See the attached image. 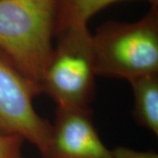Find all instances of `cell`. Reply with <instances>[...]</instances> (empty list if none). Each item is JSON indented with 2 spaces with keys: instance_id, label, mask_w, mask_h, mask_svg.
<instances>
[{
  "instance_id": "1",
  "label": "cell",
  "mask_w": 158,
  "mask_h": 158,
  "mask_svg": "<svg viewBox=\"0 0 158 158\" xmlns=\"http://www.w3.org/2000/svg\"><path fill=\"white\" fill-rule=\"evenodd\" d=\"M57 7L58 0H0V52L40 89L54 48Z\"/></svg>"
},
{
  "instance_id": "2",
  "label": "cell",
  "mask_w": 158,
  "mask_h": 158,
  "mask_svg": "<svg viewBox=\"0 0 158 158\" xmlns=\"http://www.w3.org/2000/svg\"><path fill=\"white\" fill-rule=\"evenodd\" d=\"M92 47L97 76L131 81L158 73V6L135 22L105 23Z\"/></svg>"
},
{
  "instance_id": "3",
  "label": "cell",
  "mask_w": 158,
  "mask_h": 158,
  "mask_svg": "<svg viewBox=\"0 0 158 158\" xmlns=\"http://www.w3.org/2000/svg\"><path fill=\"white\" fill-rule=\"evenodd\" d=\"M57 43L40 82L57 106L89 107L95 89L92 34L87 25L58 32Z\"/></svg>"
},
{
  "instance_id": "4",
  "label": "cell",
  "mask_w": 158,
  "mask_h": 158,
  "mask_svg": "<svg viewBox=\"0 0 158 158\" xmlns=\"http://www.w3.org/2000/svg\"><path fill=\"white\" fill-rule=\"evenodd\" d=\"M38 85L0 52V134L21 137L42 155L49 141L51 124L34 107Z\"/></svg>"
},
{
  "instance_id": "5",
  "label": "cell",
  "mask_w": 158,
  "mask_h": 158,
  "mask_svg": "<svg viewBox=\"0 0 158 158\" xmlns=\"http://www.w3.org/2000/svg\"><path fill=\"white\" fill-rule=\"evenodd\" d=\"M42 158H113L93 124L90 107L57 106Z\"/></svg>"
},
{
  "instance_id": "6",
  "label": "cell",
  "mask_w": 158,
  "mask_h": 158,
  "mask_svg": "<svg viewBox=\"0 0 158 158\" xmlns=\"http://www.w3.org/2000/svg\"><path fill=\"white\" fill-rule=\"evenodd\" d=\"M134 116L141 127L158 135V73L132 79Z\"/></svg>"
},
{
  "instance_id": "7",
  "label": "cell",
  "mask_w": 158,
  "mask_h": 158,
  "mask_svg": "<svg viewBox=\"0 0 158 158\" xmlns=\"http://www.w3.org/2000/svg\"><path fill=\"white\" fill-rule=\"evenodd\" d=\"M117 1L120 0H58L56 34L70 27L87 25L97 12ZM146 1L158 6V0Z\"/></svg>"
},
{
  "instance_id": "8",
  "label": "cell",
  "mask_w": 158,
  "mask_h": 158,
  "mask_svg": "<svg viewBox=\"0 0 158 158\" xmlns=\"http://www.w3.org/2000/svg\"><path fill=\"white\" fill-rule=\"evenodd\" d=\"M23 142L19 136L0 134V158H26L22 152Z\"/></svg>"
},
{
  "instance_id": "9",
  "label": "cell",
  "mask_w": 158,
  "mask_h": 158,
  "mask_svg": "<svg viewBox=\"0 0 158 158\" xmlns=\"http://www.w3.org/2000/svg\"><path fill=\"white\" fill-rule=\"evenodd\" d=\"M111 151L113 158H158L154 151H137L126 147H117Z\"/></svg>"
}]
</instances>
